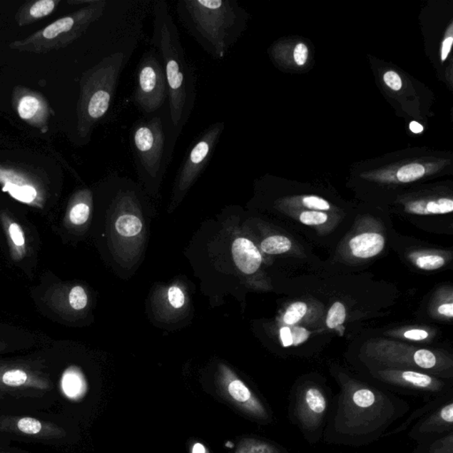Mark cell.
I'll return each mask as SVG.
<instances>
[{
    "instance_id": "obj_1",
    "label": "cell",
    "mask_w": 453,
    "mask_h": 453,
    "mask_svg": "<svg viewBox=\"0 0 453 453\" xmlns=\"http://www.w3.org/2000/svg\"><path fill=\"white\" fill-rule=\"evenodd\" d=\"M335 395L322 440L324 444L363 447L384 439L394 423L411 410L408 401L378 385L337 375Z\"/></svg>"
},
{
    "instance_id": "obj_2",
    "label": "cell",
    "mask_w": 453,
    "mask_h": 453,
    "mask_svg": "<svg viewBox=\"0 0 453 453\" xmlns=\"http://www.w3.org/2000/svg\"><path fill=\"white\" fill-rule=\"evenodd\" d=\"M153 49L163 66L168 86V111L171 146L181 135L196 101V76L187 60L176 24L168 4L160 0L153 7Z\"/></svg>"
},
{
    "instance_id": "obj_3",
    "label": "cell",
    "mask_w": 453,
    "mask_h": 453,
    "mask_svg": "<svg viewBox=\"0 0 453 453\" xmlns=\"http://www.w3.org/2000/svg\"><path fill=\"white\" fill-rule=\"evenodd\" d=\"M186 31L215 60H223L241 31L240 7L234 0H181L176 6Z\"/></svg>"
},
{
    "instance_id": "obj_4",
    "label": "cell",
    "mask_w": 453,
    "mask_h": 453,
    "mask_svg": "<svg viewBox=\"0 0 453 453\" xmlns=\"http://www.w3.org/2000/svg\"><path fill=\"white\" fill-rule=\"evenodd\" d=\"M54 406L56 389L45 362H0V412L48 411Z\"/></svg>"
},
{
    "instance_id": "obj_5",
    "label": "cell",
    "mask_w": 453,
    "mask_h": 453,
    "mask_svg": "<svg viewBox=\"0 0 453 453\" xmlns=\"http://www.w3.org/2000/svg\"><path fill=\"white\" fill-rule=\"evenodd\" d=\"M0 436L10 442L68 447L77 437L75 422L61 412H0Z\"/></svg>"
},
{
    "instance_id": "obj_6",
    "label": "cell",
    "mask_w": 453,
    "mask_h": 453,
    "mask_svg": "<svg viewBox=\"0 0 453 453\" xmlns=\"http://www.w3.org/2000/svg\"><path fill=\"white\" fill-rule=\"evenodd\" d=\"M334 394L320 377L300 379L290 389L287 414L292 424L310 445L322 441Z\"/></svg>"
},
{
    "instance_id": "obj_7",
    "label": "cell",
    "mask_w": 453,
    "mask_h": 453,
    "mask_svg": "<svg viewBox=\"0 0 453 453\" xmlns=\"http://www.w3.org/2000/svg\"><path fill=\"white\" fill-rule=\"evenodd\" d=\"M131 148L139 175L156 182L171 163L170 125L168 113H154L136 121L131 131Z\"/></svg>"
},
{
    "instance_id": "obj_8",
    "label": "cell",
    "mask_w": 453,
    "mask_h": 453,
    "mask_svg": "<svg viewBox=\"0 0 453 453\" xmlns=\"http://www.w3.org/2000/svg\"><path fill=\"white\" fill-rule=\"evenodd\" d=\"M370 375L382 388L390 392L394 390L404 395L421 397L427 401L453 394L452 385L447 379L425 372L388 368L372 370Z\"/></svg>"
},
{
    "instance_id": "obj_9",
    "label": "cell",
    "mask_w": 453,
    "mask_h": 453,
    "mask_svg": "<svg viewBox=\"0 0 453 453\" xmlns=\"http://www.w3.org/2000/svg\"><path fill=\"white\" fill-rule=\"evenodd\" d=\"M132 101L147 116L157 113L168 101L167 80L159 55L154 49L143 55L136 68Z\"/></svg>"
},
{
    "instance_id": "obj_10",
    "label": "cell",
    "mask_w": 453,
    "mask_h": 453,
    "mask_svg": "<svg viewBox=\"0 0 453 453\" xmlns=\"http://www.w3.org/2000/svg\"><path fill=\"white\" fill-rule=\"evenodd\" d=\"M123 63V54H113L112 57L106 58L94 76L91 77V89L86 110L92 121L101 120L108 113Z\"/></svg>"
},
{
    "instance_id": "obj_11",
    "label": "cell",
    "mask_w": 453,
    "mask_h": 453,
    "mask_svg": "<svg viewBox=\"0 0 453 453\" xmlns=\"http://www.w3.org/2000/svg\"><path fill=\"white\" fill-rule=\"evenodd\" d=\"M224 128L223 121L210 125L191 146L180 168L178 179L180 191L186 190L209 164Z\"/></svg>"
},
{
    "instance_id": "obj_12",
    "label": "cell",
    "mask_w": 453,
    "mask_h": 453,
    "mask_svg": "<svg viewBox=\"0 0 453 453\" xmlns=\"http://www.w3.org/2000/svg\"><path fill=\"white\" fill-rule=\"evenodd\" d=\"M452 431L453 397L411 426L407 436L416 443H422Z\"/></svg>"
},
{
    "instance_id": "obj_13",
    "label": "cell",
    "mask_w": 453,
    "mask_h": 453,
    "mask_svg": "<svg viewBox=\"0 0 453 453\" xmlns=\"http://www.w3.org/2000/svg\"><path fill=\"white\" fill-rule=\"evenodd\" d=\"M232 255L239 270L248 275H252L259 270L263 263L260 250L248 238L235 239L232 245Z\"/></svg>"
},
{
    "instance_id": "obj_14",
    "label": "cell",
    "mask_w": 453,
    "mask_h": 453,
    "mask_svg": "<svg viewBox=\"0 0 453 453\" xmlns=\"http://www.w3.org/2000/svg\"><path fill=\"white\" fill-rule=\"evenodd\" d=\"M353 255L362 259L377 256L385 248V238L378 233H363L350 241Z\"/></svg>"
},
{
    "instance_id": "obj_15",
    "label": "cell",
    "mask_w": 453,
    "mask_h": 453,
    "mask_svg": "<svg viewBox=\"0 0 453 453\" xmlns=\"http://www.w3.org/2000/svg\"><path fill=\"white\" fill-rule=\"evenodd\" d=\"M452 397H453V394H452V395L434 397L433 399L427 401L423 406L412 412V414L406 419V421L401 423V424L397 426V428L388 431V432L385 434L384 438L389 437L390 436H395V434L404 432V431L411 428V426L414 425V423L419 421V419H422L423 416H425L427 414H429V412L434 410V409L438 407H440L442 404L444 403L445 401L450 399Z\"/></svg>"
},
{
    "instance_id": "obj_16",
    "label": "cell",
    "mask_w": 453,
    "mask_h": 453,
    "mask_svg": "<svg viewBox=\"0 0 453 453\" xmlns=\"http://www.w3.org/2000/svg\"><path fill=\"white\" fill-rule=\"evenodd\" d=\"M237 453H290L285 447L263 438L248 437L241 441Z\"/></svg>"
},
{
    "instance_id": "obj_17",
    "label": "cell",
    "mask_w": 453,
    "mask_h": 453,
    "mask_svg": "<svg viewBox=\"0 0 453 453\" xmlns=\"http://www.w3.org/2000/svg\"><path fill=\"white\" fill-rule=\"evenodd\" d=\"M412 453H453V431L444 436L417 443Z\"/></svg>"
},
{
    "instance_id": "obj_18",
    "label": "cell",
    "mask_w": 453,
    "mask_h": 453,
    "mask_svg": "<svg viewBox=\"0 0 453 453\" xmlns=\"http://www.w3.org/2000/svg\"><path fill=\"white\" fill-rule=\"evenodd\" d=\"M4 190L7 191L16 200L26 204H31L38 197V193H36L35 188L28 185V184L19 185L16 183L6 181Z\"/></svg>"
},
{
    "instance_id": "obj_19",
    "label": "cell",
    "mask_w": 453,
    "mask_h": 453,
    "mask_svg": "<svg viewBox=\"0 0 453 453\" xmlns=\"http://www.w3.org/2000/svg\"><path fill=\"white\" fill-rule=\"evenodd\" d=\"M116 228L118 233L123 237L131 238L138 235L142 230L141 220L133 215H123L117 219Z\"/></svg>"
},
{
    "instance_id": "obj_20",
    "label": "cell",
    "mask_w": 453,
    "mask_h": 453,
    "mask_svg": "<svg viewBox=\"0 0 453 453\" xmlns=\"http://www.w3.org/2000/svg\"><path fill=\"white\" fill-rule=\"evenodd\" d=\"M292 242L283 235H273L261 243V249L268 254H282L289 252Z\"/></svg>"
},
{
    "instance_id": "obj_21",
    "label": "cell",
    "mask_w": 453,
    "mask_h": 453,
    "mask_svg": "<svg viewBox=\"0 0 453 453\" xmlns=\"http://www.w3.org/2000/svg\"><path fill=\"white\" fill-rule=\"evenodd\" d=\"M7 233L18 256L23 257L26 250L25 235L23 228L17 223L11 222L7 226Z\"/></svg>"
},
{
    "instance_id": "obj_22",
    "label": "cell",
    "mask_w": 453,
    "mask_h": 453,
    "mask_svg": "<svg viewBox=\"0 0 453 453\" xmlns=\"http://www.w3.org/2000/svg\"><path fill=\"white\" fill-rule=\"evenodd\" d=\"M425 174V168L422 165L412 163L404 166L397 173V178L402 183L416 181Z\"/></svg>"
},
{
    "instance_id": "obj_23",
    "label": "cell",
    "mask_w": 453,
    "mask_h": 453,
    "mask_svg": "<svg viewBox=\"0 0 453 453\" xmlns=\"http://www.w3.org/2000/svg\"><path fill=\"white\" fill-rule=\"evenodd\" d=\"M75 25V20L72 17H65L62 19L55 21L53 24L48 26L44 31L43 36L46 39H51L56 38L57 36L69 31Z\"/></svg>"
},
{
    "instance_id": "obj_24",
    "label": "cell",
    "mask_w": 453,
    "mask_h": 453,
    "mask_svg": "<svg viewBox=\"0 0 453 453\" xmlns=\"http://www.w3.org/2000/svg\"><path fill=\"white\" fill-rule=\"evenodd\" d=\"M346 317V311L345 305L340 302H336L327 312L326 320L327 326L330 329H336L337 327L342 325L345 322Z\"/></svg>"
},
{
    "instance_id": "obj_25",
    "label": "cell",
    "mask_w": 453,
    "mask_h": 453,
    "mask_svg": "<svg viewBox=\"0 0 453 453\" xmlns=\"http://www.w3.org/2000/svg\"><path fill=\"white\" fill-rule=\"evenodd\" d=\"M307 312V305L303 302H297L287 309L283 320L288 325H294L295 323L300 322L304 317Z\"/></svg>"
},
{
    "instance_id": "obj_26",
    "label": "cell",
    "mask_w": 453,
    "mask_h": 453,
    "mask_svg": "<svg viewBox=\"0 0 453 453\" xmlns=\"http://www.w3.org/2000/svg\"><path fill=\"white\" fill-rule=\"evenodd\" d=\"M69 305L73 310H83L88 303L86 290L81 286H75L69 292Z\"/></svg>"
},
{
    "instance_id": "obj_27",
    "label": "cell",
    "mask_w": 453,
    "mask_h": 453,
    "mask_svg": "<svg viewBox=\"0 0 453 453\" xmlns=\"http://www.w3.org/2000/svg\"><path fill=\"white\" fill-rule=\"evenodd\" d=\"M90 206L86 203H78L73 206L69 213V219L75 225L86 223L90 216Z\"/></svg>"
},
{
    "instance_id": "obj_28",
    "label": "cell",
    "mask_w": 453,
    "mask_h": 453,
    "mask_svg": "<svg viewBox=\"0 0 453 453\" xmlns=\"http://www.w3.org/2000/svg\"><path fill=\"white\" fill-rule=\"evenodd\" d=\"M39 102L34 97H25L21 99L18 108L21 118L24 120L31 119L38 112Z\"/></svg>"
},
{
    "instance_id": "obj_29",
    "label": "cell",
    "mask_w": 453,
    "mask_h": 453,
    "mask_svg": "<svg viewBox=\"0 0 453 453\" xmlns=\"http://www.w3.org/2000/svg\"><path fill=\"white\" fill-rule=\"evenodd\" d=\"M426 211L432 215H444L452 212L453 210V201L448 200V198H441L437 201H429L425 205Z\"/></svg>"
},
{
    "instance_id": "obj_30",
    "label": "cell",
    "mask_w": 453,
    "mask_h": 453,
    "mask_svg": "<svg viewBox=\"0 0 453 453\" xmlns=\"http://www.w3.org/2000/svg\"><path fill=\"white\" fill-rule=\"evenodd\" d=\"M416 264L422 270H434L444 266V258L437 255L423 256L419 258Z\"/></svg>"
},
{
    "instance_id": "obj_31",
    "label": "cell",
    "mask_w": 453,
    "mask_h": 453,
    "mask_svg": "<svg viewBox=\"0 0 453 453\" xmlns=\"http://www.w3.org/2000/svg\"><path fill=\"white\" fill-rule=\"evenodd\" d=\"M300 220L305 225H320L327 222V215L319 211H307L301 213Z\"/></svg>"
},
{
    "instance_id": "obj_32",
    "label": "cell",
    "mask_w": 453,
    "mask_h": 453,
    "mask_svg": "<svg viewBox=\"0 0 453 453\" xmlns=\"http://www.w3.org/2000/svg\"><path fill=\"white\" fill-rule=\"evenodd\" d=\"M55 4L56 3L51 1V0H42V1L35 3L29 12L33 17L42 18L53 12Z\"/></svg>"
},
{
    "instance_id": "obj_33",
    "label": "cell",
    "mask_w": 453,
    "mask_h": 453,
    "mask_svg": "<svg viewBox=\"0 0 453 453\" xmlns=\"http://www.w3.org/2000/svg\"><path fill=\"white\" fill-rule=\"evenodd\" d=\"M168 300L172 307L181 308L184 305V302H185V297H184V294L181 289L174 286L168 290Z\"/></svg>"
},
{
    "instance_id": "obj_34",
    "label": "cell",
    "mask_w": 453,
    "mask_h": 453,
    "mask_svg": "<svg viewBox=\"0 0 453 453\" xmlns=\"http://www.w3.org/2000/svg\"><path fill=\"white\" fill-rule=\"evenodd\" d=\"M303 204L308 208L315 210H322L327 211L330 210V205L326 200L319 197L308 196L303 198Z\"/></svg>"
},
{
    "instance_id": "obj_35",
    "label": "cell",
    "mask_w": 453,
    "mask_h": 453,
    "mask_svg": "<svg viewBox=\"0 0 453 453\" xmlns=\"http://www.w3.org/2000/svg\"><path fill=\"white\" fill-rule=\"evenodd\" d=\"M384 80L386 86L393 91H399L402 88V80L396 72H386L384 76Z\"/></svg>"
},
{
    "instance_id": "obj_36",
    "label": "cell",
    "mask_w": 453,
    "mask_h": 453,
    "mask_svg": "<svg viewBox=\"0 0 453 453\" xmlns=\"http://www.w3.org/2000/svg\"><path fill=\"white\" fill-rule=\"evenodd\" d=\"M292 331L293 345L297 346L303 344L310 337V332L307 330L301 327H294Z\"/></svg>"
},
{
    "instance_id": "obj_37",
    "label": "cell",
    "mask_w": 453,
    "mask_h": 453,
    "mask_svg": "<svg viewBox=\"0 0 453 453\" xmlns=\"http://www.w3.org/2000/svg\"><path fill=\"white\" fill-rule=\"evenodd\" d=\"M308 58V49L305 44H298L295 47L294 60L298 66H303L307 62Z\"/></svg>"
},
{
    "instance_id": "obj_38",
    "label": "cell",
    "mask_w": 453,
    "mask_h": 453,
    "mask_svg": "<svg viewBox=\"0 0 453 453\" xmlns=\"http://www.w3.org/2000/svg\"><path fill=\"white\" fill-rule=\"evenodd\" d=\"M428 337V332L422 330H408L406 333H404V337L408 338V340L414 341L424 340Z\"/></svg>"
},
{
    "instance_id": "obj_39",
    "label": "cell",
    "mask_w": 453,
    "mask_h": 453,
    "mask_svg": "<svg viewBox=\"0 0 453 453\" xmlns=\"http://www.w3.org/2000/svg\"><path fill=\"white\" fill-rule=\"evenodd\" d=\"M280 335H281L283 347H290V346L293 345L292 331H290V327H282L280 330Z\"/></svg>"
},
{
    "instance_id": "obj_40",
    "label": "cell",
    "mask_w": 453,
    "mask_h": 453,
    "mask_svg": "<svg viewBox=\"0 0 453 453\" xmlns=\"http://www.w3.org/2000/svg\"><path fill=\"white\" fill-rule=\"evenodd\" d=\"M424 201H416L407 205V211L417 213V215H428L426 211Z\"/></svg>"
},
{
    "instance_id": "obj_41",
    "label": "cell",
    "mask_w": 453,
    "mask_h": 453,
    "mask_svg": "<svg viewBox=\"0 0 453 453\" xmlns=\"http://www.w3.org/2000/svg\"><path fill=\"white\" fill-rule=\"evenodd\" d=\"M453 43V39L452 36H449V38L445 39L443 43V46H442V53H441V60L445 61L447 60L449 54H450L451 48Z\"/></svg>"
},
{
    "instance_id": "obj_42",
    "label": "cell",
    "mask_w": 453,
    "mask_h": 453,
    "mask_svg": "<svg viewBox=\"0 0 453 453\" xmlns=\"http://www.w3.org/2000/svg\"><path fill=\"white\" fill-rule=\"evenodd\" d=\"M0 453H40V452H33L29 451L23 450V449L13 447L12 445H3L0 444Z\"/></svg>"
},
{
    "instance_id": "obj_43",
    "label": "cell",
    "mask_w": 453,
    "mask_h": 453,
    "mask_svg": "<svg viewBox=\"0 0 453 453\" xmlns=\"http://www.w3.org/2000/svg\"><path fill=\"white\" fill-rule=\"evenodd\" d=\"M438 312H439V314L441 315L448 316V317L452 318L453 316V305L450 303L440 305L439 308H438Z\"/></svg>"
},
{
    "instance_id": "obj_44",
    "label": "cell",
    "mask_w": 453,
    "mask_h": 453,
    "mask_svg": "<svg viewBox=\"0 0 453 453\" xmlns=\"http://www.w3.org/2000/svg\"><path fill=\"white\" fill-rule=\"evenodd\" d=\"M410 130L415 134L422 133L423 131V127L422 124L417 123V121H412L410 123Z\"/></svg>"
},
{
    "instance_id": "obj_45",
    "label": "cell",
    "mask_w": 453,
    "mask_h": 453,
    "mask_svg": "<svg viewBox=\"0 0 453 453\" xmlns=\"http://www.w3.org/2000/svg\"><path fill=\"white\" fill-rule=\"evenodd\" d=\"M193 453H208V451H206V449L205 448L203 444L198 443L196 444H194V447L193 448Z\"/></svg>"
},
{
    "instance_id": "obj_46",
    "label": "cell",
    "mask_w": 453,
    "mask_h": 453,
    "mask_svg": "<svg viewBox=\"0 0 453 453\" xmlns=\"http://www.w3.org/2000/svg\"><path fill=\"white\" fill-rule=\"evenodd\" d=\"M0 444L7 445V447H9V445H11V443L10 442L6 440L5 438L0 436Z\"/></svg>"
}]
</instances>
